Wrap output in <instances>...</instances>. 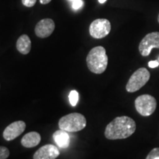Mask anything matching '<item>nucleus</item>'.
I'll use <instances>...</instances> for the list:
<instances>
[{
  "label": "nucleus",
  "mask_w": 159,
  "mask_h": 159,
  "mask_svg": "<svg viewBox=\"0 0 159 159\" xmlns=\"http://www.w3.org/2000/svg\"><path fill=\"white\" fill-rule=\"evenodd\" d=\"M55 25L51 19H43L37 23L35 27V35L41 39H45L52 34L55 30Z\"/></svg>",
  "instance_id": "9"
},
{
  "label": "nucleus",
  "mask_w": 159,
  "mask_h": 159,
  "mask_svg": "<svg viewBox=\"0 0 159 159\" xmlns=\"http://www.w3.org/2000/svg\"><path fill=\"white\" fill-rule=\"evenodd\" d=\"M111 30V22L106 19H97L89 27V33L94 39H100L106 37Z\"/></svg>",
  "instance_id": "6"
},
{
  "label": "nucleus",
  "mask_w": 159,
  "mask_h": 159,
  "mask_svg": "<svg viewBox=\"0 0 159 159\" xmlns=\"http://www.w3.org/2000/svg\"><path fill=\"white\" fill-rule=\"evenodd\" d=\"M158 23H159V14H158Z\"/></svg>",
  "instance_id": "22"
},
{
  "label": "nucleus",
  "mask_w": 159,
  "mask_h": 159,
  "mask_svg": "<svg viewBox=\"0 0 159 159\" xmlns=\"http://www.w3.org/2000/svg\"><path fill=\"white\" fill-rule=\"evenodd\" d=\"M136 129V122L130 117H116L105 128V136L109 140L125 139L134 134Z\"/></svg>",
  "instance_id": "1"
},
{
  "label": "nucleus",
  "mask_w": 159,
  "mask_h": 159,
  "mask_svg": "<svg viewBox=\"0 0 159 159\" xmlns=\"http://www.w3.org/2000/svg\"><path fill=\"white\" fill-rule=\"evenodd\" d=\"M41 137L39 133L35 131L27 133L22 137L21 140V144L24 148H33L36 147L41 142Z\"/></svg>",
  "instance_id": "11"
},
{
  "label": "nucleus",
  "mask_w": 159,
  "mask_h": 159,
  "mask_svg": "<svg viewBox=\"0 0 159 159\" xmlns=\"http://www.w3.org/2000/svg\"><path fill=\"white\" fill-rule=\"evenodd\" d=\"M108 57L103 47L98 46L92 48L86 57L87 66L89 71L94 74H102L108 66Z\"/></svg>",
  "instance_id": "2"
},
{
  "label": "nucleus",
  "mask_w": 159,
  "mask_h": 159,
  "mask_svg": "<svg viewBox=\"0 0 159 159\" xmlns=\"http://www.w3.org/2000/svg\"><path fill=\"white\" fill-rule=\"evenodd\" d=\"M52 0H40V2L41 4H43V5H47V4H48Z\"/></svg>",
  "instance_id": "20"
},
{
  "label": "nucleus",
  "mask_w": 159,
  "mask_h": 159,
  "mask_svg": "<svg viewBox=\"0 0 159 159\" xmlns=\"http://www.w3.org/2000/svg\"><path fill=\"white\" fill-rule=\"evenodd\" d=\"M98 1H99V3L103 4V3H105V2L107 1V0H98Z\"/></svg>",
  "instance_id": "21"
},
{
  "label": "nucleus",
  "mask_w": 159,
  "mask_h": 159,
  "mask_svg": "<svg viewBox=\"0 0 159 159\" xmlns=\"http://www.w3.org/2000/svg\"><path fill=\"white\" fill-rule=\"evenodd\" d=\"M149 66L150 67V68H156V67L158 66L159 65V62L158 61H150L148 63Z\"/></svg>",
  "instance_id": "19"
},
{
  "label": "nucleus",
  "mask_w": 159,
  "mask_h": 159,
  "mask_svg": "<svg viewBox=\"0 0 159 159\" xmlns=\"http://www.w3.org/2000/svg\"><path fill=\"white\" fill-rule=\"evenodd\" d=\"M37 0H21V2L26 7H33L36 3Z\"/></svg>",
  "instance_id": "18"
},
{
  "label": "nucleus",
  "mask_w": 159,
  "mask_h": 159,
  "mask_svg": "<svg viewBox=\"0 0 159 159\" xmlns=\"http://www.w3.org/2000/svg\"><path fill=\"white\" fill-rule=\"evenodd\" d=\"M10 156V151L5 147H0V159H7Z\"/></svg>",
  "instance_id": "16"
},
{
  "label": "nucleus",
  "mask_w": 159,
  "mask_h": 159,
  "mask_svg": "<svg viewBox=\"0 0 159 159\" xmlns=\"http://www.w3.org/2000/svg\"><path fill=\"white\" fill-rule=\"evenodd\" d=\"M72 7L74 10H78L83 5V0H75L72 2Z\"/></svg>",
  "instance_id": "17"
},
{
  "label": "nucleus",
  "mask_w": 159,
  "mask_h": 159,
  "mask_svg": "<svg viewBox=\"0 0 159 159\" xmlns=\"http://www.w3.org/2000/svg\"><path fill=\"white\" fill-rule=\"evenodd\" d=\"M146 159H159V148L152 149L148 155Z\"/></svg>",
  "instance_id": "15"
},
{
  "label": "nucleus",
  "mask_w": 159,
  "mask_h": 159,
  "mask_svg": "<svg viewBox=\"0 0 159 159\" xmlns=\"http://www.w3.org/2000/svg\"><path fill=\"white\" fill-rule=\"evenodd\" d=\"M69 102H70V104L72 105V106H76L77 102H78L79 99V94L77 91L72 90L69 93Z\"/></svg>",
  "instance_id": "14"
},
{
  "label": "nucleus",
  "mask_w": 159,
  "mask_h": 159,
  "mask_svg": "<svg viewBox=\"0 0 159 159\" xmlns=\"http://www.w3.org/2000/svg\"><path fill=\"white\" fill-rule=\"evenodd\" d=\"M26 128V123L24 121H16L6 127L3 131V138L6 141L14 140L23 134Z\"/></svg>",
  "instance_id": "8"
},
{
  "label": "nucleus",
  "mask_w": 159,
  "mask_h": 159,
  "mask_svg": "<svg viewBox=\"0 0 159 159\" xmlns=\"http://www.w3.org/2000/svg\"><path fill=\"white\" fill-rule=\"evenodd\" d=\"M150 78V73L146 68H140L134 72L126 85L128 92L133 93L139 91L148 82Z\"/></svg>",
  "instance_id": "4"
},
{
  "label": "nucleus",
  "mask_w": 159,
  "mask_h": 159,
  "mask_svg": "<svg viewBox=\"0 0 159 159\" xmlns=\"http://www.w3.org/2000/svg\"><path fill=\"white\" fill-rule=\"evenodd\" d=\"M153 48L159 49V32H153L145 35L139 46V52L142 56H148Z\"/></svg>",
  "instance_id": "7"
},
{
  "label": "nucleus",
  "mask_w": 159,
  "mask_h": 159,
  "mask_svg": "<svg viewBox=\"0 0 159 159\" xmlns=\"http://www.w3.org/2000/svg\"><path fill=\"white\" fill-rule=\"evenodd\" d=\"M52 137L59 148L65 149L69 147L70 139H69V136L66 131L60 129L59 130L55 131L52 135Z\"/></svg>",
  "instance_id": "12"
},
{
  "label": "nucleus",
  "mask_w": 159,
  "mask_h": 159,
  "mask_svg": "<svg viewBox=\"0 0 159 159\" xmlns=\"http://www.w3.org/2000/svg\"><path fill=\"white\" fill-rule=\"evenodd\" d=\"M86 126V119L80 113H71L59 119L58 127L66 132H78Z\"/></svg>",
  "instance_id": "3"
},
{
  "label": "nucleus",
  "mask_w": 159,
  "mask_h": 159,
  "mask_svg": "<svg viewBox=\"0 0 159 159\" xmlns=\"http://www.w3.org/2000/svg\"><path fill=\"white\" fill-rule=\"evenodd\" d=\"M70 1H71V2H73V1H75V0H70Z\"/></svg>",
  "instance_id": "23"
},
{
  "label": "nucleus",
  "mask_w": 159,
  "mask_h": 159,
  "mask_svg": "<svg viewBox=\"0 0 159 159\" xmlns=\"http://www.w3.org/2000/svg\"><path fill=\"white\" fill-rule=\"evenodd\" d=\"M32 43L28 35H22L17 40V50L22 55H27L31 50Z\"/></svg>",
  "instance_id": "13"
},
{
  "label": "nucleus",
  "mask_w": 159,
  "mask_h": 159,
  "mask_svg": "<svg viewBox=\"0 0 159 159\" xmlns=\"http://www.w3.org/2000/svg\"><path fill=\"white\" fill-rule=\"evenodd\" d=\"M157 106L156 99L151 95L143 94L135 100L137 112L143 116H149L155 112Z\"/></svg>",
  "instance_id": "5"
},
{
  "label": "nucleus",
  "mask_w": 159,
  "mask_h": 159,
  "mask_svg": "<svg viewBox=\"0 0 159 159\" xmlns=\"http://www.w3.org/2000/svg\"><path fill=\"white\" fill-rule=\"evenodd\" d=\"M60 152L56 146L53 144H46L40 148L33 155V159H56Z\"/></svg>",
  "instance_id": "10"
}]
</instances>
